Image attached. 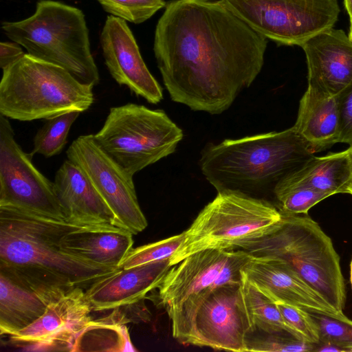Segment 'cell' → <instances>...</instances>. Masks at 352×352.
Masks as SVG:
<instances>
[{"instance_id": "6da1fadb", "label": "cell", "mask_w": 352, "mask_h": 352, "mask_svg": "<svg viewBox=\"0 0 352 352\" xmlns=\"http://www.w3.org/2000/svg\"><path fill=\"white\" fill-rule=\"evenodd\" d=\"M267 45L224 0H174L157 23L153 52L172 100L219 114L256 79Z\"/></svg>"}, {"instance_id": "7a4b0ae2", "label": "cell", "mask_w": 352, "mask_h": 352, "mask_svg": "<svg viewBox=\"0 0 352 352\" xmlns=\"http://www.w3.org/2000/svg\"><path fill=\"white\" fill-rule=\"evenodd\" d=\"M80 227L0 206V270L49 285L84 287L120 269L84 260L61 249L62 237Z\"/></svg>"}, {"instance_id": "3957f363", "label": "cell", "mask_w": 352, "mask_h": 352, "mask_svg": "<svg viewBox=\"0 0 352 352\" xmlns=\"http://www.w3.org/2000/svg\"><path fill=\"white\" fill-rule=\"evenodd\" d=\"M314 156L291 127L208 146L199 165L218 192H234L271 203L272 198L274 204L278 185Z\"/></svg>"}, {"instance_id": "277c9868", "label": "cell", "mask_w": 352, "mask_h": 352, "mask_svg": "<svg viewBox=\"0 0 352 352\" xmlns=\"http://www.w3.org/2000/svg\"><path fill=\"white\" fill-rule=\"evenodd\" d=\"M1 28L28 54L64 68L84 84L98 85L100 75L91 51L88 27L79 8L40 0L32 15L21 21H5Z\"/></svg>"}, {"instance_id": "5b68a950", "label": "cell", "mask_w": 352, "mask_h": 352, "mask_svg": "<svg viewBox=\"0 0 352 352\" xmlns=\"http://www.w3.org/2000/svg\"><path fill=\"white\" fill-rule=\"evenodd\" d=\"M0 114L20 121L83 112L94 100L93 86L64 68L25 54L2 69Z\"/></svg>"}, {"instance_id": "8992f818", "label": "cell", "mask_w": 352, "mask_h": 352, "mask_svg": "<svg viewBox=\"0 0 352 352\" xmlns=\"http://www.w3.org/2000/svg\"><path fill=\"white\" fill-rule=\"evenodd\" d=\"M283 212L272 203L234 192H218L184 231L172 266L199 251L246 250L277 231Z\"/></svg>"}, {"instance_id": "52a82bcc", "label": "cell", "mask_w": 352, "mask_h": 352, "mask_svg": "<svg viewBox=\"0 0 352 352\" xmlns=\"http://www.w3.org/2000/svg\"><path fill=\"white\" fill-rule=\"evenodd\" d=\"M282 212L280 228L245 251L284 261L342 314L346 297L344 279L331 238L308 214Z\"/></svg>"}, {"instance_id": "ba28073f", "label": "cell", "mask_w": 352, "mask_h": 352, "mask_svg": "<svg viewBox=\"0 0 352 352\" xmlns=\"http://www.w3.org/2000/svg\"><path fill=\"white\" fill-rule=\"evenodd\" d=\"M166 312L173 338L184 344L246 352L252 327L241 283L207 289Z\"/></svg>"}, {"instance_id": "9c48e42d", "label": "cell", "mask_w": 352, "mask_h": 352, "mask_svg": "<svg viewBox=\"0 0 352 352\" xmlns=\"http://www.w3.org/2000/svg\"><path fill=\"white\" fill-rule=\"evenodd\" d=\"M183 135L164 111L128 103L111 108L94 137L100 147L133 177L174 153Z\"/></svg>"}, {"instance_id": "30bf717a", "label": "cell", "mask_w": 352, "mask_h": 352, "mask_svg": "<svg viewBox=\"0 0 352 352\" xmlns=\"http://www.w3.org/2000/svg\"><path fill=\"white\" fill-rule=\"evenodd\" d=\"M254 30L279 45L301 46L333 28L338 0H224Z\"/></svg>"}, {"instance_id": "8fae6325", "label": "cell", "mask_w": 352, "mask_h": 352, "mask_svg": "<svg viewBox=\"0 0 352 352\" xmlns=\"http://www.w3.org/2000/svg\"><path fill=\"white\" fill-rule=\"evenodd\" d=\"M14 139L8 118L0 114V206L64 220L54 182L33 164Z\"/></svg>"}, {"instance_id": "7c38bea8", "label": "cell", "mask_w": 352, "mask_h": 352, "mask_svg": "<svg viewBox=\"0 0 352 352\" xmlns=\"http://www.w3.org/2000/svg\"><path fill=\"white\" fill-rule=\"evenodd\" d=\"M67 159L78 164L113 212L116 225L133 235L147 226L138 203L133 177L107 154L94 135H82L73 141Z\"/></svg>"}, {"instance_id": "4fadbf2b", "label": "cell", "mask_w": 352, "mask_h": 352, "mask_svg": "<svg viewBox=\"0 0 352 352\" xmlns=\"http://www.w3.org/2000/svg\"><path fill=\"white\" fill-rule=\"evenodd\" d=\"M100 42L105 65L119 85L151 104L163 99L162 89L146 65L126 21L107 16Z\"/></svg>"}, {"instance_id": "5bb4252c", "label": "cell", "mask_w": 352, "mask_h": 352, "mask_svg": "<svg viewBox=\"0 0 352 352\" xmlns=\"http://www.w3.org/2000/svg\"><path fill=\"white\" fill-rule=\"evenodd\" d=\"M82 288L72 287L54 298L39 318L10 336L11 340L43 349L66 346L72 351L78 336L94 320Z\"/></svg>"}, {"instance_id": "9a60e30c", "label": "cell", "mask_w": 352, "mask_h": 352, "mask_svg": "<svg viewBox=\"0 0 352 352\" xmlns=\"http://www.w3.org/2000/svg\"><path fill=\"white\" fill-rule=\"evenodd\" d=\"M241 272L276 302L307 311L340 314L286 262L278 258L252 255L243 266Z\"/></svg>"}, {"instance_id": "2e32d148", "label": "cell", "mask_w": 352, "mask_h": 352, "mask_svg": "<svg viewBox=\"0 0 352 352\" xmlns=\"http://www.w3.org/2000/svg\"><path fill=\"white\" fill-rule=\"evenodd\" d=\"M300 47L306 56L307 87L334 97L352 82V41L342 30L322 31Z\"/></svg>"}, {"instance_id": "e0dca14e", "label": "cell", "mask_w": 352, "mask_h": 352, "mask_svg": "<svg viewBox=\"0 0 352 352\" xmlns=\"http://www.w3.org/2000/svg\"><path fill=\"white\" fill-rule=\"evenodd\" d=\"M170 258L118 269L91 283L85 291L93 311L133 305L158 288L169 269Z\"/></svg>"}, {"instance_id": "ac0fdd59", "label": "cell", "mask_w": 352, "mask_h": 352, "mask_svg": "<svg viewBox=\"0 0 352 352\" xmlns=\"http://www.w3.org/2000/svg\"><path fill=\"white\" fill-rule=\"evenodd\" d=\"M232 251L202 250L174 265L157 288L159 304L167 311L207 289L215 288V283Z\"/></svg>"}, {"instance_id": "d6986e66", "label": "cell", "mask_w": 352, "mask_h": 352, "mask_svg": "<svg viewBox=\"0 0 352 352\" xmlns=\"http://www.w3.org/2000/svg\"><path fill=\"white\" fill-rule=\"evenodd\" d=\"M64 220L78 226L116 225L114 214L85 172L67 159L54 177Z\"/></svg>"}, {"instance_id": "ffe728a7", "label": "cell", "mask_w": 352, "mask_h": 352, "mask_svg": "<svg viewBox=\"0 0 352 352\" xmlns=\"http://www.w3.org/2000/svg\"><path fill=\"white\" fill-rule=\"evenodd\" d=\"M69 288L48 285L0 270L1 335L11 336L30 325L44 314L50 301Z\"/></svg>"}, {"instance_id": "44dd1931", "label": "cell", "mask_w": 352, "mask_h": 352, "mask_svg": "<svg viewBox=\"0 0 352 352\" xmlns=\"http://www.w3.org/2000/svg\"><path fill=\"white\" fill-rule=\"evenodd\" d=\"M133 235L115 225L82 226L66 233L61 239L60 247L74 256L120 268L133 248Z\"/></svg>"}, {"instance_id": "7402d4cb", "label": "cell", "mask_w": 352, "mask_h": 352, "mask_svg": "<svg viewBox=\"0 0 352 352\" xmlns=\"http://www.w3.org/2000/svg\"><path fill=\"white\" fill-rule=\"evenodd\" d=\"M292 127L314 154L338 143L339 121L336 96L307 87L300 100Z\"/></svg>"}, {"instance_id": "603a6c76", "label": "cell", "mask_w": 352, "mask_h": 352, "mask_svg": "<svg viewBox=\"0 0 352 352\" xmlns=\"http://www.w3.org/2000/svg\"><path fill=\"white\" fill-rule=\"evenodd\" d=\"M289 177L330 196L338 193L352 195V160L349 151L322 157L314 155Z\"/></svg>"}, {"instance_id": "cb8c5ba5", "label": "cell", "mask_w": 352, "mask_h": 352, "mask_svg": "<svg viewBox=\"0 0 352 352\" xmlns=\"http://www.w3.org/2000/svg\"><path fill=\"white\" fill-rule=\"evenodd\" d=\"M241 275V290L252 331H258L268 333H287L305 341L286 322L276 302L250 282L242 272Z\"/></svg>"}, {"instance_id": "d4e9b609", "label": "cell", "mask_w": 352, "mask_h": 352, "mask_svg": "<svg viewBox=\"0 0 352 352\" xmlns=\"http://www.w3.org/2000/svg\"><path fill=\"white\" fill-rule=\"evenodd\" d=\"M329 197V194L289 176L276 188L274 204L284 212L308 214L311 207Z\"/></svg>"}, {"instance_id": "484cf974", "label": "cell", "mask_w": 352, "mask_h": 352, "mask_svg": "<svg viewBox=\"0 0 352 352\" xmlns=\"http://www.w3.org/2000/svg\"><path fill=\"white\" fill-rule=\"evenodd\" d=\"M81 112L72 111L46 119L33 140L32 155L50 157L61 153L73 123Z\"/></svg>"}, {"instance_id": "4316f807", "label": "cell", "mask_w": 352, "mask_h": 352, "mask_svg": "<svg viewBox=\"0 0 352 352\" xmlns=\"http://www.w3.org/2000/svg\"><path fill=\"white\" fill-rule=\"evenodd\" d=\"M307 311L318 327L320 343L331 344L342 349L343 352H352L351 320L344 314Z\"/></svg>"}, {"instance_id": "83f0119b", "label": "cell", "mask_w": 352, "mask_h": 352, "mask_svg": "<svg viewBox=\"0 0 352 352\" xmlns=\"http://www.w3.org/2000/svg\"><path fill=\"white\" fill-rule=\"evenodd\" d=\"M316 346V344L299 340L287 333H268L258 331L250 332L245 342L246 352L315 351Z\"/></svg>"}, {"instance_id": "f1b7e54d", "label": "cell", "mask_w": 352, "mask_h": 352, "mask_svg": "<svg viewBox=\"0 0 352 352\" xmlns=\"http://www.w3.org/2000/svg\"><path fill=\"white\" fill-rule=\"evenodd\" d=\"M111 15L135 24L142 23L166 6L164 0H97Z\"/></svg>"}, {"instance_id": "f546056e", "label": "cell", "mask_w": 352, "mask_h": 352, "mask_svg": "<svg viewBox=\"0 0 352 352\" xmlns=\"http://www.w3.org/2000/svg\"><path fill=\"white\" fill-rule=\"evenodd\" d=\"M184 240V232L168 238L132 248L120 265V269L170 258Z\"/></svg>"}, {"instance_id": "4dcf8cb0", "label": "cell", "mask_w": 352, "mask_h": 352, "mask_svg": "<svg viewBox=\"0 0 352 352\" xmlns=\"http://www.w3.org/2000/svg\"><path fill=\"white\" fill-rule=\"evenodd\" d=\"M277 306L286 322L307 342L320 343L318 327L307 310L282 302Z\"/></svg>"}, {"instance_id": "1f68e13d", "label": "cell", "mask_w": 352, "mask_h": 352, "mask_svg": "<svg viewBox=\"0 0 352 352\" xmlns=\"http://www.w3.org/2000/svg\"><path fill=\"white\" fill-rule=\"evenodd\" d=\"M339 142L352 146V82L336 96Z\"/></svg>"}, {"instance_id": "d6a6232c", "label": "cell", "mask_w": 352, "mask_h": 352, "mask_svg": "<svg viewBox=\"0 0 352 352\" xmlns=\"http://www.w3.org/2000/svg\"><path fill=\"white\" fill-rule=\"evenodd\" d=\"M21 46L14 41L0 43V67L2 69L16 62L25 54Z\"/></svg>"}, {"instance_id": "836d02e7", "label": "cell", "mask_w": 352, "mask_h": 352, "mask_svg": "<svg viewBox=\"0 0 352 352\" xmlns=\"http://www.w3.org/2000/svg\"><path fill=\"white\" fill-rule=\"evenodd\" d=\"M344 3L350 19L349 32H352V0H344Z\"/></svg>"}, {"instance_id": "e575fe53", "label": "cell", "mask_w": 352, "mask_h": 352, "mask_svg": "<svg viewBox=\"0 0 352 352\" xmlns=\"http://www.w3.org/2000/svg\"><path fill=\"white\" fill-rule=\"evenodd\" d=\"M350 283L352 289V258L350 263Z\"/></svg>"}, {"instance_id": "d590c367", "label": "cell", "mask_w": 352, "mask_h": 352, "mask_svg": "<svg viewBox=\"0 0 352 352\" xmlns=\"http://www.w3.org/2000/svg\"><path fill=\"white\" fill-rule=\"evenodd\" d=\"M348 149L349 151V153H350V155H351V160H352V146L349 147Z\"/></svg>"}, {"instance_id": "8d00e7d4", "label": "cell", "mask_w": 352, "mask_h": 352, "mask_svg": "<svg viewBox=\"0 0 352 352\" xmlns=\"http://www.w3.org/2000/svg\"><path fill=\"white\" fill-rule=\"evenodd\" d=\"M349 37L350 38V39L352 41V32H349Z\"/></svg>"}]
</instances>
